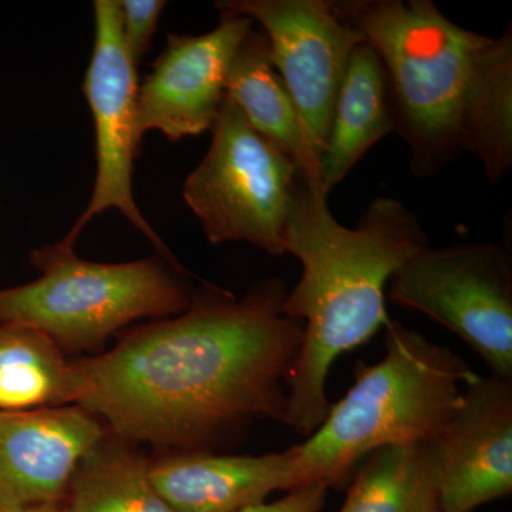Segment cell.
Wrapping results in <instances>:
<instances>
[{
    "instance_id": "52a82bcc",
    "label": "cell",
    "mask_w": 512,
    "mask_h": 512,
    "mask_svg": "<svg viewBox=\"0 0 512 512\" xmlns=\"http://www.w3.org/2000/svg\"><path fill=\"white\" fill-rule=\"evenodd\" d=\"M387 296L456 333L493 376L512 380V266L505 245L424 247L400 266Z\"/></svg>"
},
{
    "instance_id": "8992f818",
    "label": "cell",
    "mask_w": 512,
    "mask_h": 512,
    "mask_svg": "<svg viewBox=\"0 0 512 512\" xmlns=\"http://www.w3.org/2000/svg\"><path fill=\"white\" fill-rule=\"evenodd\" d=\"M207 154L184 184V200L212 245L242 241L286 254L285 229L298 167L225 100Z\"/></svg>"
},
{
    "instance_id": "2e32d148",
    "label": "cell",
    "mask_w": 512,
    "mask_h": 512,
    "mask_svg": "<svg viewBox=\"0 0 512 512\" xmlns=\"http://www.w3.org/2000/svg\"><path fill=\"white\" fill-rule=\"evenodd\" d=\"M80 376L76 363L45 333L0 325V412H29L77 404Z\"/></svg>"
},
{
    "instance_id": "30bf717a",
    "label": "cell",
    "mask_w": 512,
    "mask_h": 512,
    "mask_svg": "<svg viewBox=\"0 0 512 512\" xmlns=\"http://www.w3.org/2000/svg\"><path fill=\"white\" fill-rule=\"evenodd\" d=\"M221 10L217 28L201 36L168 35L167 47L137 93L138 136L160 131L170 141L214 127L227 100V79L252 20Z\"/></svg>"
},
{
    "instance_id": "9a60e30c",
    "label": "cell",
    "mask_w": 512,
    "mask_h": 512,
    "mask_svg": "<svg viewBox=\"0 0 512 512\" xmlns=\"http://www.w3.org/2000/svg\"><path fill=\"white\" fill-rule=\"evenodd\" d=\"M390 133L394 126L382 62L363 42L350 57L320 154L325 191L345 180L366 151Z\"/></svg>"
},
{
    "instance_id": "7c38bea8",
    "label": "cell",
    "mask_w": 512,
    "mask_h": 512,
    "mask_svg": "<svg viewBox=\"0 0 512 512\" xmlns=\"http://www.w3.org/2000/svg\"><path fill=\"white\" fill-rule=\"evenodd\" d=\"M103 440L99 419L77 404L0 412V510L60 505Z\"/></svg>"
},
{
    "instance_id": "7a4b0ae2",
    "label": "cell",
    "mask_w": 512,
    "mask_h": 512,
    "mask_svg": "<svg viewBox=\"0 0 512 512\" xmlns=\"http://www.w3.org/2000/svg\"><path fill=\"white\" fill-rule=\"evenodd\" d=\"M285 247L301 262L302 275L286 293L284 313L303 325L301 348L286 373L285 424L309 437L332 404L330 367L387 325V286L410 256L429 247V238L417 215L393 197L375 198L356 227H345L333 217L328 195L299 174Z\"/></svg>"
},
{
    "instance_id": "d6986e66",
    "label": "cell",
    "mask_w": 512,
    "mask_h": 512,
    "mask_svg": "<svg viewBox=\"0 0 512 512\" xmlns=\"http://www.w3.org/2000/svg\"><path fill=\"white\" fill-rule=\"evenodd\" d=\"M165 8L161 0H123L120 2L121 33L128 55L136 63L141 62L157 30L158 19Z\"/></svg>"
},
{
    "instance_id": "7402d4cb",
    "label": "cell",
    "mask_w": 512,
    "mask_h": 512,
    "mask_svg": "<svg viewBox=\"0 0 512 512\" xmlns=\"http://www.w3.org/2000/svg\"><path fill=\"white\" fill-rule=\"evenodd\" d=\"M60 512H72V511L67 510V508L63 507V505H62V508H60Z\"/></svg>"
},
{
    "instance_id": "ba28073f",
    "label": "cell",
    "mask_w": 512,
    "mask_h": 512,
    "mask_svg": "<svg viewBox=\"0 0 512 512\" xmlns=\"http://www.w3.org/2000/svg\"><path fill=\"white\" fill-rule=\"evenodd\" d=\"M93 10L94 46L83 92L92 110L96 134V180L89 205L63 241L76 244L80 232L94 217L116 208L158 251L168 254L164 242L134 201L133 164L141 144L137 127V66L124 45L120 2L97 0Z\"/></svg>"
},
{
    "instance_id": "5b68a950",
    "label": "cell",
    "mask_w": 512,
    "mask_h": 512,
    "mask_svg": "<svg viewBox=\"0 0 512 512\" xmlns=\"http://www.w3.org/2000/svg\"><path fill=\"white\" fill-rule=\"evenodd\" d=\"M30 261L40 276L0 289V325L39 330L60 349L94 352L138 319L181 315L194 296L157 259L99 264L60 241L35 249Z\"/></svg>"
},
{
    "instance_id": "ac0fdd59",
    "label": "cell",
    "mask_w": 512,
    "mask_h": 512,
    "mask_svg": "<svg viewBox=\"0 0 512 512\" xmlns=\"http://www.w3.org/2000/svg\"><path fill=\"white\" fill-rule=\"evenodd\" d=\"M66 498L72 512H177L151 480V463L104 440L77 468Z\"/></svg>"
},
{
    "instance_id": "5bb4252c",
    "label": "cell",
    "mask_w": 512,
    "mask_h": 512,
    "mask_svg": "<svg viewBox=\"0 0 512 512\" xmlns=\"http://www.w3.org/2000/svg\"><path fill=\"white\" fill-rule=\"evenodd\" d=\"M227 100L256 133L291 158L306 183L329 195L323 188L319 150L272 64L264 33L252 29L238 47L228 73Z\"/></svg>"
},
{
    "instance_id": "9c48e42d",
    "label": "cell",
    "mask_w": 512,
    "mask_h": 512,
    "mask_svg": "<svg viewBox=\"0 0 512 512\" xmlns=\"http://www.w3.org/2000/svg\"><path fill=\"white\" fill-rule=\"evenodd\" d=\"M217 8L264 29L272 64L322 154L350 57L365 37L338 18L332 0H224Z\"/></svg>"
},
{
    "instance_id": "277c9868",
    "label": "cell",
    "mask_w": 512,
    "mask_h": 512,
    "mask_svg": "<svg viewBox=\"0 0 512 512\" xmlns=\"http://www.w3.org/2000/svg\"><path fill=\"white\" fill-rule=\"evenodd\" d=\"M386 355L375 365L359 362L355 383L330 404L322 424L289 448L296 487H343L356 464L390 446L427 444L456 412L477 373L447 346L390 319Z\"/></svg>"
},
{
    "instance_id": "3957f363",
    "label": "cell",
    "mask_w": 512,
    "mask_h": 512,
    "mask_svg": "<svg viewBox=\"0 0 512 512\" xmlns=\"http://www.w3.org/2000/svg\"><path fill=\"white\" fill-rule=\"evenodd\" d=\"M386 76L394 133L420 178L468 153L494 116L512 66V30L490 37L451 22L431 0H338Z\"/></svg>"
},
{
    "instance_id": "8fae6325",
    "label": "cell",
    "mask_w": 512,
    "mask_h": 512,
    "mask_svg": "<svg viewBox=\"0 0 512 512\" xmlns=\"http://www.w3.org/2000/svg\"><path fill=\"white\" fill-rule=\"evenodd\" d=\"M429 447L443 512H473L512 493V380L477 376Z\"/></svg>"
},
{
    "instance_id": "6da1fadb",
    "label": "cell",
    "mask_w": 512,
    "mask_h": 512,
    "mask_svg": "<svg viewBox=\"0 0 512 512\" xmlns=\"http://www.w3.org/2000/svg\"><path fill=\"white\" fill-rule=\"evenodd\" d=\"M271 278L244 298L208 286L190 308L77 360V406L124 440L205 451L255 420L285 424L289 367L303 325Z\"/></svg>"
},
{
    "instance_id": "44dd1931",
    "label": "cell",
    "mask_w": 512,
    "mask_h": 512,
    "mask_svg": "<svg viewBox=\"0 0 512 512\" xmlns=\"http://www.w3.org/2000/svg\"><path fill=\"white\" fill-rule=\"evenodd\" d=\"M62 505H37V507L10 508V510H0V512H60Z\"/></svg>"
},
{
    "instance_id": "ffe728a7",
    "label": "cell",
    "mask_w": 512,
    "mask_h": 512,
    "mask_svg": "<svg viewBox=\"0 0 512 512\" xmlns=\"http://www.w3.org/2000/svg\"><path fill=\"white\" fill-rule=\"evenodd\" d=\"M328 485L311 483L293 488L281 500L259 503L237 512H319L326 504Z\"/></svg>"
},
{
    "instance_id": "4fadbf2b",
    "label": "cell",
    "mask_w": 512,
    "mask_h": 512,
    "mask_svg": "<svg viewBox=\"0 0 512 512\" xmlns=\"http://www.w3.org/2000/svg\"><path fill=\"white\" fill-rule=\"evenodd\" d=\"M151 480L177 512H237L296 488L289 448L264 456L187 451L151 463Z\"/></svg>"
},
{
    "instance_id": "e0dca14e",
    "label": "cell",
    "mask_w": 512,
    "mask_h": 512,
    "mask_svg": "<svg viewBox=\"0 0 512 512\" xmlns=\"http://www.w3.org/2000/svg\"><path fill=\"white\" fill-rule=\"evenodd\" d=\"M339 512H443L429 447L390 446L370 454Z\"/></svg>"
}]
</instances>
